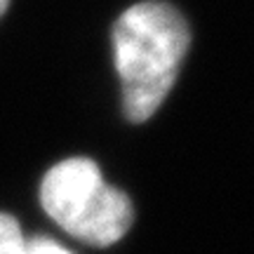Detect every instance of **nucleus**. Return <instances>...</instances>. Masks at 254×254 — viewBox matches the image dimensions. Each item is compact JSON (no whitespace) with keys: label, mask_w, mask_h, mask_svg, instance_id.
Masks as SVG:
<instances>
[{"label":"nucleus","mask_w":254,"mask_h":254,"mask_svg":"<svg viewBox=\"0 0 254 254\" xmlns=\"http://www.w3.org/2000/svg\"><path fill=\"white\" fill-rule=\"evenodd\" d=\"M189 24L170 2L127 7L113 26V55L127 120L144 123L160 109L189 50Z\"/></svg>","instance_id":"1"},{"label":"nucleus","mask_w":254,"mask_h":254,"mask_svg":"<svg viewBox=\"0 0 254 254\" xmlns=\"http://www.w3.org/2000/svg\"><path fill=\"white\" fill-rule=\"evenodd\" d=\"M40 202L66 233L94 247L118 243L134 221L129 198L104 184L90 158H68L55 165L43 179Z\"/></svg>","instance_id":"2"},{"label":"nucleus","mask_w":254,"mask_h":254,"mask_svg":"<svg viewBox=\"0 0 254 254\" xmlns=\"http://www.w3.org/2000/svg\"><path fill=\"white\" fill-rule=\"evenodd\" d=\"M0 254H26V238L17 219L0 212Z\"/></svg>","instance_id":"3"},{"label":"nucleus","mask_w":254,"mask_h":254,"mask_svg":"<svg viewBox=\"0 0 254 254\" xmlns=\"http://www.w3.org/2000/svg\"><path fill=\"white\" fill-rule=\"evenodd\" d=\"M26 254H71V252L64 250L59 243L50 240V238H33V240H26Z\"/></svg>","instance_id":"4"},{"label":"nucleus","mask_w":254,"mask_h":254,"mask_svg":"<svg viewBox=\"0 0 254 254\" xmlns=\"http://www.w3.org/2000/svg\"><path fill=\"white\" fill-rule=\"evenodd\" d=\"M7 5H9V0H0V17H2V12L7 9Z\"/></svg>","instance_id":"5"}]
</instances>
